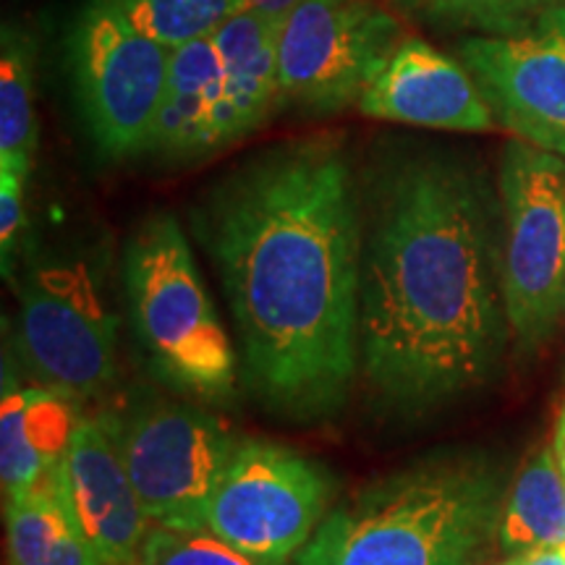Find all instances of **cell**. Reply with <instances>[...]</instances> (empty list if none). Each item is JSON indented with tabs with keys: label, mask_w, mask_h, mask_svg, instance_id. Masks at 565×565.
<instances>
[{
	"label": "cell",
	"mask_w": 565,
	"mask_h": 565,
	"mask_svg": "<svg viewBox=\"0 0 565 565\" xmlns=\"http://www.w3.org/2000/svg\"><path fill=\"white\" fill-rule=\"evenodd\" d=\"M9 565H105L68 519L53 482L3 494Z\"/></svg>",
	"instance_id": "obj_16"
},
{
	"label": "cell",
	"mask_w": 565,
	"mask_h": 565,
	"mask_svg": "<svg viewBox=\"0 0 565 565\" xmlns=\"http://www.w3.org/2000/svg\"><path fill=\"white\" fill-rule=\"evenodd\" d=\"M278 26L244 9L217 32L175 47L147 152L194 162L257 131L280 108Z\"/></svg>",
	"instance_id": "obj_4"
},
{
	"label": "cell",
	"mask_w": 565,
	"mask_h": 565,
	"mask_svg": "<svg viewBox=\"0 0 565 565\" xmlns=\"http://www.w3.org/2000/svg\"><path fill=\"white\" fill-rule=\"evenodd\" d=\"M406 19L433 30L515 34L534 26L563 0H391Z\"/></svg>",
	"instance_id": "obj_19"
},
{
	"label": "cell",
	"mask_w": 565,
	"mask_h": 565,
	"mask_svg": "<svg viewBox=\"0 0 565 565\" xmlns=\"http://www.w3.org/2000/svg\"><path fill=\"white\" fill-rule=\"evenodd\" d=\"M118 11L160 45L183 47L217 32L246 0H113Z\"/></svg>",
	"instance_id": "obj_20"
},
{
	"label": "cell",
	"mask_w": 565,
	"mask_h": 565,
	"mask_svg": "<svg viewBox=\"0 0 565 565\" xmlns=\"http://www.w3.org/2000/svg\"><path fill=\"white\" fill-rule=\"evenodd\" d=\"M500 511L503 487L487 463L424 461L330 508L296 565H479Z\"/></svg>",
	"instance_id": "obj_3"
},
{
	"label": "cell",
	"mask_w": 565,
	"mask_h": 565,
	"mask_svg": "<svg viewBox=\"0 0 565 565\" xmlns=\"http://www.w3.org/2000/svg\"><path fill=\"white\" fill-rule=\"evenodd\" d=\"M192 225L223 282L254 395L299 422L335 414L359 372L364 242L343 139L267 147L212 183Z\"/></svg>",
	"instance_id": "obj_1"
},
{
	"label": "cell",
	"mask_w": 565,
	"mask_h": 565,
	"mask_svg": "<svg viewBox=\"0 0 565 565\" xmlns=\"http://www.w3.org/2000/svg\"><path fill=\"white\" fill-rule=\"evenodd\" d=\"M124 286L134 335L154 372L194 398H228L236 353L173 215L154 212L131 233Z\"/></svg>",
	"instance_id": "obj_5"
},
{
	"label": "cell",
	"mask_w": 565,
	"mask_h": 565,
	"mask_svg": "<svg viewBox=\"0 0 565 565\" xmlns=\"http://www.w3.org/2000/svg\"><path fill=\"white\" fill-rule=\"evenodd\" d=\"M359 110L377 121L443 131H487L494 121L469 68L416 38L401 42L383 74L366 87Z\"/></svg>",
	"instance_id": "obj_14"
},
{
	"label": "cell",
	"mask_w": 565,
	"mask_h": 565,
	"mask_svg": "<svg viewBox=\"0 0 565 565\" xmlns=\"http://www.w3.org/2000/svg\"><path fill=\"white\" fill-rule=\"evenodd\" d=\"M171 47L139 32L113 0H87L68 38L74 95L97 150L110 160L150 150Z\"/></svg>",
	"instance_id": "obj_7"
},
{
	"label": "cell",
	"mask_w": 565,
	"mask_h": 565,
	"mask_svg": "<svg viewBox=\"0 0 565 565\" xmlns=\"http://www.w3.org/2000/svg\"><path fill=\"white\" fill-rule=\"evenodd\" d=\"M139 565H270L242 553L207 529L152 524L139 550Z\"/></svg>",
	"instance_id": "obj_21"
},
{
	"label": "cell",
	"mask_w": 565,
	"mask_h": 565,
	"mask_svg": "<svg viewBox=\"0 0 565 565\" xmlns=\"http://www.w3.org/2000/svg\"><path fill=\"white\" fill-rule=\"evenodd\" d=\"M500 202L508 324L536 351L565 320V158L529 141L508 145Z\"/></svg>",
	"instance_id": "obj_6"
},
{
	"label": "cell",
	"mask_w": 565,
	"mask_h": 565,
	"mask_svg": "<svg viewBox=\"0 0 565 565\" xmlns=\"http://www.w3.org/2000/svg\"><path fill=\"white\" fill-rule=\"evenodd\" d=\"M498 565H521V563H519V557H515V555H511V557H508V561H505V563H498Z\"/></svg>",
	"instance_id": "obj_26"
},
{
	"label": "cell",
	"mask_w": 565,
	"mask_h": 565,
	"mask_svg": "<svg viewBox=\"0 0 565 565\" xmlns=\"http://www.w3.org/2000/svg\"><path fill=\"white\" fill-rule=\"evenodd\" d=\"M53 487L68 519L105 565H139L150 519L97 414H79Z\"/></svg>",
	"instance_id": "obj_13"
},
{
	"label": "cell",
	"mask_w": 565,
	"mask_h": 565,
	"mask_svg": "<svg viewBox=\"0 0 565 565\" xmlns=\"http://www.w3.org/2000/svg\"><path fill=\"white\" fill-rule=\"evenodd\" d=\"M34 154V40L19 24L6 21L0 32V166L32 171Z\"/></svg>",
	"instance_id": "obj_18"
},
{
	"label": "cell",
	"mask_w": 565,
	"mask_h": 565,
	"mask_svg": "<svg viewBox=\"0 0 565 565\" xmlns=\"http://www.w3.org/2000/svg\"><path fill=\"white\" fill-rule=\"evenodd\" d=\"M359 366L404 412L492 377L508 315L492 200L471 166L437 150L387 152L362 192Z\"/></svg>",
	"instance_id": "obj_2"
},
{
	"label": "cell",
	"mask_w": 565,
	"mask_h": 565,
	"mask_svg": "<svg viewBox=\"0 0 565 565\" xmlns=\"http://www.w3.org/2000/svg\"><path fill=\"white\" fill-rule=\"evenodd\" d=\"M30 173L19 166H0V257H3L6 278H11V263L19 249V233L24 223V183Z\"/></svg>",
	"instance_id": "obj_22"
},
{
	"label": "cell",
	"mask_w": 565,
	"mask_h": 565,
	"mask_svg": "<svg viewBox=\"0 0 565 565\" xmlns=\"http://www.w3.org/2000/svg\"><path fill=\"white\" fill-rule=\"evenodd\" d=\"M150 524L202 529L236 440L225 422L200 406L137 398L100 412Z\"/></svg>",
	"instance_id": "obj_8"
},
{
	"label": "cell",
	"mask_w": 565,
	"mask_h": 565,
	"mask_svg": "<svg viewBox=\"0 0 565 565\" xmlns=\"http://www.w3.org/2000/svg\"><path fill=\"white\" fill-rule=\"evenodd\" d=\"M553 450H555L557 466H561V475H563V479H565V401H563V406H561V414H557V422H555Z\"/></svg>",
	"instance_id": "obj_25"
},
{
	"label": "cell",
	"mask_w": 565,
	"mask_h": 565,
	"mask_svg": "<svg viewBox=\"0 0 565 565\" xmlns=\"http://www.w3.org/2000/svg\"><path fill=\"white\" fill-rule=\"evenodd\" d=\"M515 557H519L521 565H565V545L536 547Z\"/></svg>",
	"instance_id": "obj_23"
},
{
	"label": "cell",
	"mask_w": 565,
	"mask_h": 565,
	"mask_svg": "<svg viewBox=\"0 0 565 565\" xmlns=\"http://www.w3.org/2000/svg\"><path fill=\"white\" fill-rule=\"evenodd\" d=\"M296 3H299V0H246V9L265 13V17L280 21Z\"/></svg>",
	"instance_id": "obj_24"
},
{
	"label": "cell",
	"mask_w": 565,
	"mask_h": 565,
	"mask_svg": "<svg viewBox=\"0 0 565 565\" xmlns=\"http://www.w3.org/2000/svg\"><path fill=\"white\" fill-rule=\"evenodd\" d=\"M458 58L505 129L565 158V6L524 32L475 34Z\"/></svg>",
	"instance_id": "obj_12"
},
{
	"label": "cell",
	"mask_w": 565,
	"mask_h": 565,
	"mask_svg": "<svg viewBox=\"0 0 565 565\" xmlns=\"http://www.w3.org/2000/svg\"><path fill=\"white\" fill-rule=\"evenodd\" d=\"M79 404L45 385L19 387L3 374L0 398V482L3 494L53 482Z\"/></svg>",
	"instance_id": "obj_15"
},
{
	"label": "cell",
	"mask_w": 565,
	"mask_h": 565,
	"mask_svg": "<svg viewBox=\"0 0 565 565\" xmlns=\"http://www.w3.org/2000/svg\"><path fill=\"white\" fill-rule=\"evenodd\" d=\"M335 492V477L315 458L286 445L238 440L202 529L257 561L288 565L330 513Z\"/></svg>",
	"instance_id": "obj_9"
},
{
	"label": "cell",
	"mask_w": 565,
	"mask_h": 565,
	"mask_svg": "<svg viewBox=\"0 0 565 565\" xmlns=\"http://www.w3.org/2000/svg\"><path fill=\"white\" fill-rule=\"evenodd\" d=\"M404 40L377 0H299L278 26L280 108L330 116L359 105Z\"/></svg>",
	"instance_id": "obj_11"
},
{
	"label": "cell",
	"mask_w": 565,
	"mask_h": 565,
	"mask_svg": "<svg viewBox=\"0 0 565 565\" xmlns=\"http://www.w3.org/2000/svg\"><path fill=\"white\" fill-rule=\"evenodd\" d=\"M17 345L40 385L95 401L116 380V317L84 263L45 259L17 280Z\"/></svg>",
	"instance_id": "obj_10"
},
{
	"label": "cell",
	"mask_w": 565,
	"mask_h": 565,
	"mask_svg": "<svg viewBox=\"0 0 565 565\" xmlns=\"http://www.w3.org/2000/svg\"><path fill=\"white\" fill-rule=\"evenodd\" d=\"M498 545L508 555L565 545V479L553 448H536L503 500Z\"/></svg>",
	"instance_id": "obj_17"
}]
</instances>
